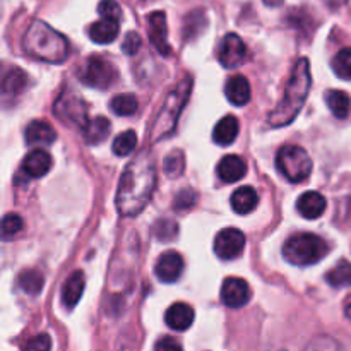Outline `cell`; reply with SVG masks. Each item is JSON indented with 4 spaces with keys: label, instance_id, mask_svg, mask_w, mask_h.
Wrapping results in <instances>:
<instances>
[{
    "label": "cell",
    "instance_id": "6da1fadb",
    "mask_svg": "<svg viewBox=\"0 0 351 351\" xmlns=\"http://www.w3.org/2000/svg\"><path fill=\"white\" fill-rule=\"evenodd\" d=\"M156 187V165L153 154L143 149L123 170L117 189L115 206L122 216H137L153 197Z\"/></svg>",
    "mask_w": 351,
    "mask_h": 351
},
{
    "label": "cell",
    "instance_id": "7a4b0ae2",
    "mask_svg": "<svg viewBox=\"0 0 351 351\" xmlns=\"http://www.w3.org/2000/svg\"><path fill=\"white\" fill-rule=\"evenodd\" d=\"M311 86V64H308V58H300L291 71L283 98L267 117V123L278 129V127H285L293 122L302 106H304L305 99H307Z\"/></svg>",
    "mask_w": 351,
    "mask_h": 351
},
{
    "label": "cell",
    "instance_id": "3957f363",
    "mask_svg": "<svg viewBox=\"0 0 351 351\" xmlns=\"http://www.w3.org/2000/svg\"><path fill=\"white\" fill-rule=\"evenodd\" d=\"M23 47L38 60L62 64L69 57V43L58 31L43 21H34L23 36Z\"/></svg>",
    "mask_w": 351,
    "mask_h": 351
},
{
    "label": "cell",
    "instance_id": "277c9868",
    "mask_svg": "<svg viewBox=\"0 0 351 351\" xmlns=\"http://www.w3.org/2000/svg\"><path fill=\"white\" fill-rule=\"evenodd\" d=\"M191 89H192V79L185 77L184 81L178 82L168 96L165 98L163 106L158 112L156 120L153 123V129H151V136H153L154 143L161 139H167L170 137L171 134L175 132L177 129V122L178 117H180L182 110L185 108L189 101V96H191Z\"/></svg>",
    "mask_w": 351,
    "mask_h": 351
},
{
    "label": "cell",
    "instance_id": "5b68a950",
    "mask_svg": "<svg viewBox=\"0 0 351 351\" xmlns=\"http://www.w3.org/2000/svg\"><path fill=\"white\" fill-rule=\"evenodd\" d=\"M329 247L324 239L314 233H295L285 242L283 256L295 266H312L322 261Z\"/></svg>",
    "mask_w": 351,
    "mask_h": 351
},
{
    "label": "cell",
    "instance_id": "8992f818",
    "mask_svg": "<svg viewBox=\"0 0 351 351\" xmlns=\"http://www.w3.org/2000/svg\"><path fill=\"white\" fill-rule=\"evenodd\" d=\"M276 167L287 180L298 184L307 180L312 171V160L300 146H283L278 151Z\"/></svg>",
    "mask_w": 351,
    "mask_h": 351
},
{
    "label": "cell",
    "instance_id": "52a82bcc",
    "mask_svg": "<svg viewBox=\"0 0 351 351\" xmlns=\"http://www.w3.org/2000/svg\"><path fill=\"white\" fill-rule=\"evenodd\" d=\"M79 79L89 88L108 89L119 79V71L103 57H89L79 69Z\"/></svg>",
    "mask_w": 351,
    "mask_h": 351
},
{
    "label": "cell",
    "instance_id": "ba28073f",
    "mask_svg": "<svg viewBox=\"0 0 351 351\" xmlns=\"http://www.w3.org/2000/svg\"><path fill=\"white\" fill-rule=\"evenodd\" d=\"M53 113L62 122L79 127V129H82L89 122L88 105H86L84 99L79 98L74 93H64V95H60V98L53 105Z\"/></svg>",
    "mask_w": 351,
    "mask_h": 351
},
{
    "label": "cell",
    "instance_id": "9c48e42d",
    "mask_svg": "<svg viewBox=\"0 0 351 351\" xmlns=\"http://www.w3.org/2000/svg\"><path fill=\"white\" fill-rule=\"evenodd\" d=\"M245 247V235L237 228H225L216 235L215 254L223 261L235 259Z\"/></svg>",
    "mask_w": 351,
    "mask_h": 351
},
{
    "label": "cell",
    "instance_id": "30bf717a",
    "mask_svg": "<svg viewBox=\"0 0 351 351\" xmlns=\"http://www.w3.org/2000/svg\"><path fill=\"white\" fill-rule=\"evenodd\" d=\"M247 58V45L235 33H228L219 43L218 60L225 69H235L243 64Z\"/></svg>",
    "mask_w": 351,
    "mask_h": 351
},
{
    "label": "cell",
    "instance_id": "8fae6325",
    "mask_svg": "<svg viewBox=\"0 0 351 351\" xmlns=\"http://www.w3.org/2000/svg\"><path fill=\"white\" fill-rule=\"evenodd\" d=\"M221 300L230 308L245 307L250 300V287L242 278H226L221 287Z\"/></svg>",
    "mask_w": 351,
    "mask_h": 351
},
{
    "label": "cell",
    "instance_id": "7c38bea8",
    "mask_svg": "<svg viewBox=\"0 0 351 351\" xmlns=\"http://www.w3.org/2000/svg\"><path fill=\"white\" fill-rule=\"evenodd\" d=\"M182 271H184V259L175 250L161 254L154 266V274L163 283H175L182 276Z\"/></svg>",
    "mask_w": 351,
    "mask_h": 351
},
{
    "label": "cell",
    "instance_id": "4fadbf2b",
    "mask_svg": "<svg viewBox=\"0 0 351 351\" xmlns=\"http://www.w3.org/2000/svg\"><path fill=\"white\" fill-rule=\"evenodd\" d=\"M51 156L45 149H33L24 156L21 163V173L27 178H41L50 171Z\"/></svg>",
    "mask_w": 351,
    "mask_h": 351
},
{
    "label": "cell",
    "instance_id": "5bb4252c",
    "mask_svg": "<svg viewBox=\"0 0 351 351\" xmlns=\"http://www.w3.org/2000/svg\"><path fill=\"white\" fill-rule=\"evenodd\" d=\"M149 38L161 55H170L171 48L168 45V26L165 12H153L149 16Z\"/></svg>",
    "mask_w": 351,
    "mask_h": 351
},
{
    "label": "cell",
    "instance_id": "9a60e30c",
    "mask_svg": "<svg viewBox=\"0 0 351 351\" xmlns=\"http://www.w3.org/2000/svg\"><path fill=\"white\" fill-rule=\"evenodd\" d=\"M194 308L189 304H184V302L173 304L165 314V321H167L168 328H171L173 331H187L192 322H194Z\"/></svg>",
    "mask_w": 351,
    "mask_h": 351
},
{
    "label": "cell",
    "instance_id": "2e32d148",
    "mask_svg": "<svg viewBox=\"0 0 351 351\" xmlns=\"http://www.w3.org/2000/svg\"><path fill=\"white\" fill-rule=\"evenodd\" d=\"M84 281L86 278L84 274H82V271H75V273H72L71 276L67 278V281H65L64 287H62V305H64V308L72 311V308L79 304V300H81L82 297V291H84L86 287Z\"/></svg>",
    "mask_w": 351,
    "mask_h": 351
},
{
    "label": "cell",
    "instance_id": "e0dca14e",
    "mask_svg": "<svg viewBox=\"0 0 351 351\" xmlns=\"http://www.w3.org/2000/svg\"><path fill=\"white\" fill-rule=\"evenodd\" d=\"M326 197L319 192L314 191H308L305 194H302L297 201V209L304 218L307 219H315V218H321L322 213L326 211Z\"/></svg>",
    "mask_w": 351,
    "mask_h": 351
},
{
    "label": "cell",
    "instance_id": "ac0fdd59",
    "mask_svg": "<svg viewBox=\"0 0 351 351\" xmlns=\"http://www.w3.org/2000/svg\"><path fill=\"white\" fill-rule=\"evenodd\" d=\"M24 137H26V143L29 146H48L57 139V134H55L53 127L45 120H33L26 127Z\"/></svg>",
    "mask_w": 351,
    "mask_h": 351
},
{
    "label": "cell",
    "instance_id": "d6986e66",
    "mask_svg": "<svg viewBox=\"0 0 351 351\" xmlns=\"http://www.w3.org/2000/svg\"><path fill=\"white\" fill-rule=\"evenodd\" d=\"M225 95L228 98L230 103L237 106H243L250 101V84L247 81V77L237 74L233 77H230L225 84Z\"/></svg>",
    "mask_w": 351,
    "mask_h": 351
},
{
    "label": "cell",
    "instance_id": "ffe728a7",
    "mask_svg": "<svg viewBox=\"0 0 351 351\" xmlns=\"http://www.w3.org/2000/svg\"><path fill=\"white\" fill-rule=\"evenodd\" d=\"M247 173V165L243 163V160L237 154H228V156L223 158L218 165V177L221 178L225 184H233V182H239L240 178H243V175Z\"/></svg>",
    "mask_w": 351,
    "mask_h": 351
},
{
    "label": "cell",
    "instance_id": "44dd1931",
    "mask_svg": "<svg viewBox=\"0 0 351 351\" xmlns=\"http://www.w3.org/2000/svg\"><path fill=\"white\" fill-rule=\"evenodd\" d=\"M240 130V123L237 120V117L226 115L216 123L215 130H213V141L219 146H230L233 141L237 139Z\"/></svg>",
    "mask_w": 351,
    "mask_h": 351
},
{
    "label": "cell",
    "instance_id": "7402d4cb",
    "mask_svg": "<svg viewBox=\"0 0 351 351\" xmlns=\"http://www.w3.org/2000/svg\"><path fill=\"white\" fill-rule=\"evenodd\" d=\"M259 204V195L256 189L252 187H240L233 192L232 195V208L237 215H249Z\"/></svg>",
    "mask_w": 351,
    "mask_h": 351
},
{
    "label": "cell",
    "instance_id": "603a6c76",
    "mask_svg": "<svg viewBox=\"0 0 351 351\" xmlns=\"http://www.w3.org/2000/svg\"><path fill=\"white\" fill-rule=\"evenodd\" d=\"M119 31H120L119 21L103 17L101 21H98V23H95L91 27H89V36H91V40L95 41V43L106 45V43H112V41L119 36Z\"/></svg>",
    "mask_w": 351,
    "mask_h": 351
},
{
    "label": "cell",
    "instance_id": "cb8c5ba5",
    "mask_svg": "<svg viewBox=\"0 0 351 351\" xmlns=\"http://www.w3.org/2000/svg\"><path fill=\"white\" fill-rule=\"evenodd\" d=\"M82 137L89 146H96V144L103 143L110 134V122L105 117H96V119L89 120L84 127H82Z\"/></svg>",
    "mask_w": 351,
    "mask_h": 351
},
{
    "label": "cell",
    "instance_id": "d4e9b609",
    "mask_svg": "<svg viewBox=\"0 0 351 351\" xmlns=\"http://www.w3.org/2000/svg\"><path fill=\"white\" fill-rule=\"evenodd\" d=\"M326 103L336 119H346L351 110V99L341 89H331L326 93Z\"/></svg>",
    "mask_w": 351,
    "mask_h": 351
},
{
    "label": "cell",
    "instance_id": "484cf974",
    "mask_svg": "<svg viewBox=\"0 0 351 351\" xmlns=\"http://www.w3.org/2000/svg\"><path fill=\"white\" fill-rule=\"evenodd\" d=\"M27 88V75L24 74L21 69H10L5 75H3L2 91L3 95H21L24 89Z\"/></svg>",
    "mask_w": 351,
    "mask_h": 351
},
{
    "label": "cell",
    "instance_id": "4316f807",
    "mask_svg": "<svg viewBox=\"0 0 351 351\" xmlns=\"http://www.w3.org/2000/svg\"><path fill=\"white\" fill-rule=\"evenodd\" d=\"M326 281H328L332 288L351 287V263H348V261H339V263L326 274Z\"/></svg>",
    "mask_w": 351,
    "mask_h": 351
},
{
    "label": "cell",
    "instance_id": "83f0119b",
    "mask_svg": "<svg viewBox=\"0 0 351 351\" xmlns=\"http://www.w3.org/2000/svg\"><path fill=\"white\" fill-rule=\"evenodd\" d=\"M17 285H19L21 290L27 295H38L43 288V276H41L38 271L27 269L24 273L19 274L17 278Z\"/></svg>",
    "mask_w": 351,
    "mask_h": 351
},
{
    "label": "cell",
    "instance_id": "f1b7e54d",
    "mask_svg": "<svg viewBox=\"0 0 351 351\" xmlns=\"http://www.w3.org/2000/svg\"><path fill=\"white\" fill-rule=\"evenodd\" d=\"M136 146H137V134L134 132V130H125V132L115 137L112 147H113V153H115L117 156L125 158L136 149Z\"/></svg>",
    "mask_w": 351,
    "mask_h": 351
},
{
    "label": "cell",
    "instance_id": "f546056e",
    "mask_svg": "<svg viewBox=\"0 0 351 351\" xmlns=\"http://www.w3.org/2000/svg\"><path fill=\"white\" fill-rule=\"evenodd\" d=\"M113 113L120 117H130L137 112V98L134 95H117L110 101Z\"/></svg>",
    "mask_w": 351,
    "mask_h": 351
},
{
    "label": "cell",
    "instance_id": "4dcf8cb0",
    "mask_svg": "<svg viewBox=\"0 0 351 351\" xmlns=\"http://www.w3.org/2000/svg\"><path fill=\"white\" fill-rule=\"evenodd\" d=\"M332 71L338 77L351 81V48H343L332 58Z\"/></svg>",
    "mask_w": 351,
    "mask_h": 351
},
{
    "label": "cell",
    "instance_id": "1f68e13d",
    "mask_svg": "<svg viewBox=\"0 0 351 351\" xmlns=\"http://www.w3.org/2000/svg\"><path fill=\"white\" fill-rule=\"evenodd\" d=\"M185 168V156L182 151L175 149L165 158V173L170 178H178L184 173Z\"/></svg>",
    "mask_w": 351,
    "mask_h": 351
},
{
    "label": "cell",
    "instance_id": "d6a6232c",
    "mask_svg": "<svg viewBox=\"0 0 351 351\" xmlns=\"http://www.w3.org/2000/svg\"><path fill=\"white\" fill-rule=\"evenodd\" d=\"M178 226L177 223H173L171 219H160V221L154 225V235L156 239L163 240V242H170L177 237Z\"/></svg>",
    "mask_w": 351,
    "mask_h": 351
},
{
    "label": "cell",
    "instance_id": "836d02e7",
    "mask_svg": "<svg viewBox=\"0 0 351 351\" xmlns=\"http://www.w3.org/2000/svg\"><path fill=\"white\" fill-rule=\"evenodd\" d=\"M23 218H21L19 215H5V218H3L2 221V239L3 240H9L12 239L14 235H17V233L23 230Z\"/></svg>",
    "mask_w": 351,
    "mask_h": 351
},
{
    "label": "cell",
    "instance_id": "e575fe53",
    "mask_svg": "<svg viewBox=\"0 0 351 351\" xmlns=\"http://www.w3.org/2000/svg\"><path fill=\"white\" fill-rule=\"evenodd\" d=\"M98 12L99 16L106 17V19L120 21V17H122V9L117 3V0H101L98 5Z\"/></svg>",
    "mask_w": 351,
    "mask_h": 351
},
{
    "label": "cell",
    "instance_id": "d590c367",
    "mask_svg": "<svg viewBox=\"0 0 351 351\" xmlns=\"http://www.w3.org/2000/svg\"><path fill=\"white\" fill-rule=\"evenodd\" d=\"M141 45H143V40H141L139 34L134 33V31H129L122 43V50L125 51L127 55H136L137 51H139Z\"/></svg>",
    "mask_w": 351,
    "mask_h": 351
},
{
    "label": "cell",
    "instance_id": "8d00e7d4",
    "mask_svg": "<svg viewBox=\"0 0 351 351\" xmlns=\"http://www.w3.org/2000/svg\"><path fill=\"white\" fill-rule=\"evenodd\" d=\"M26 350H33V351H47L51 348V341L47 335H40V336H34L31 338L29 341L24 345Z\"/></svg>",
    "mask_w": 351,
    "mask_h": 351
},
{
    "label": "cell",
    "instance_id": "74e56055",
    "mask_svg": "<svg viewBox=\"0 0 351 351\" xmlns=\"http://www.w3.org/2000/svg\"><path fill=\"white\" fill-rule=\"evenodd\" d=\"M195 197H197V195H195V192H192V191L180 192V194H178L177 197H175V209H187V208H191V206H194Z\"/></svg>",
    "mask_w": 351,
    "mask_h": 351
},
{
    "label": "cell",
    "instance_id": "f35d334b",
    "mask_svg": "<svg viewBox=\"0 0 351 351\" xmlns=\"http://www.w3.org/2000/svg\"><path fill=\"white\" fill-rule=\"evenodd\" d=\"M154 348H156V350H165V351H167V350L178 351V350H182V345L177 341V339L171 338V336H165V338H161L160 341H158L156 345H154Z\"/></svg>",
    "mask_w": 351,
    "mask_h": 351
},
{
    "label": "cell",
    "instance_id": "ab89813d",
    "mask_svg": "<svg viewBox=\"0 0 351 351\" xmlns=\"http://www.w3.org/2000/svg\"><path fill=\"white\" fill-rule=\"evenodd\" d=\"M324 2L328 3L329 7H332V9H338V7L345 5V3L348 2V0H324Z\"/></svg>",
    "mask_w": 351,
    "mask_h": 351
},
{
    "label": "cell",
    "instance_id": "60d3db41",
    "mask_svg": "<svg viewBox=\"0 0 351 351\" xmlns=\"http://www.w3.org/2000/svg\"><path fill=\"white\" fill-rule=\"evenodd\" d=\"M345 315H346V319L351 322V298L345 304Z\"/></svg>",
    "mask_w": 351,
    "mask_h": 351
},
{
    "label": "cell",
    "instance_id": "b9f144b4",
    "mask_svg": "<svg viewBox=\"0 0 351 351\" xmlns=\"http://www.w3.org/2000/svg\"><path fill=\"white\" fill-rule=\"evenodd\" d=\"M264 3H266V5H269V7H278V5H281V3H283V0H264Z\"/></svg>",
    "mask_w": 351,
    "mask_h": 351
}]
</instances>
